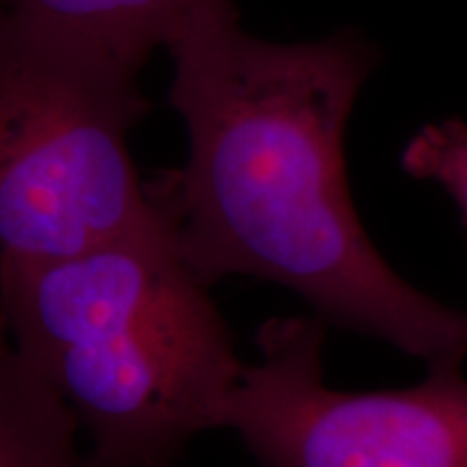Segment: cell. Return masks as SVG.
<instances>
[{
	"instance_id": "7",
	"label": "cell",
	"mask_w": 467,
	"mask_h": 467,
	"mask_svg": "<svg viewBox=\"0 0 467 467\" xmlns=\"http://www.w3.org/2000/svg\"><path fill=\"white\" fill-rule=\"evenodd\" d=\"M402 167L413 178L440 184L452 197L467 230V121L448 117L426 124L402 151Z\"/></svg>"
},
{
	"instance_id": "5",
	"label": "cell",
	"mask_w": 467,
	"mask_h": 467,
	"mask_svg": "<svg viewBox=\"0 0 467 467\" xmlns=\"http://www.w3.org/2000/svg\"><path fill=\"white\" fill-rule=\"evenodd\" d=\"M0 467H96L74 416L17 355L3 318Z\"/></svg>"
},
{
	"instance_id": "6",
	"label": "cell",
	"mask_w": 467,
	"mask_h": 467,
	"mask_svg": "<svg viewBox=\"0 0 467 467\" xmlns=\"http://www.w3.org/2000/svg\"><path fill=\"white\" fill-rule=\"evenodd\" d=\"M132 61L167 46L203 0H9Z\"/></svg>"
},
{
	"instance_id": "1",
	"label": "cell",
	"mask_w": 467,
	"mask_h": 467,
	"mask_svg": "<svg viewBox=\"0 0 467 467\" xmlns=\"http://www.w3.org/2000/svg\"><path fill=\"white\" fill-rule=\"evenodd\" d=\"M167 50L169 104L189 132V159L148 191L197 277L284 285L325 325L429 370H461L467 314L407 284L350 200L344 141L375 46L348 31L265 42L241 26L232 0H203Z\"/></svg>"
},
{
	"instance_id": "4",
	"label": "cell",
	"mask_w": 467,
	"mask_h": 467,
	"mask_svg": "<svg viewBox=\"0 0 467 467\" xmlns=\"http://www.w3.org/2000/svg\"><path fill=\"white\" fill-rule=\"evenodd\" d=\"M327 325L317 317L260 327L219 411L260 467H467V379L429 370L420 385L342 392L325 383Z\"/></svg>"
},
{
	"instance_id": "3",
	"label": "cell",
	"mask_w": 467,
	"mask_h": 467,
	"mask_svg": "<svg viewBox=\"0 0 467 467\" xmlns=\"http://www.w3.org/2000/svg\"><path fill=\"white\" fill-rule=\"evenodd\" d=\"M143 63L0 7V258L66 260L161 221L130 137Z\"/></svg>"
},
{
	"instance_id": "2",
	"label": "cell",
	"mask_w": 467,
	"mask_h": 467,
	"mask_svg": "<svg viewBox=\"0 0 467 467\" xmlns=\"http://www.w3.org/2000/svg\"><path fill=\"white\" fill-rule=\"evenodd\" d=\"M159 221L66 260L0 258V318L96 467H169L243 375L232 331Z\"/></svg>"
}]
</instances>
